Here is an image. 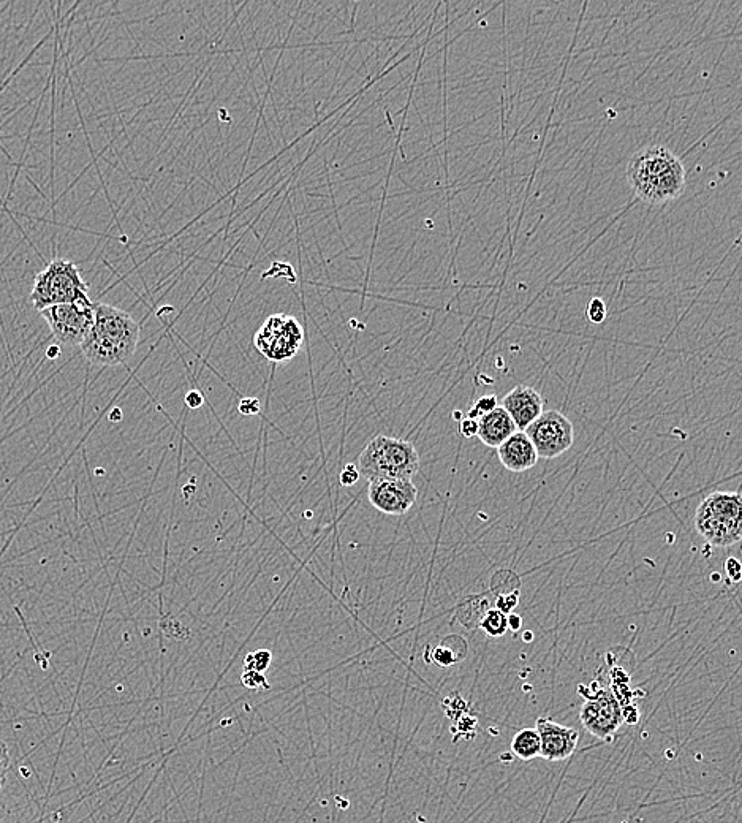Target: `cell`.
<instances>
[{
  "instance_id": "6da1fadb",
  "label": "cell",
  "mask_w": 742,
  "mask_h": 823,
  "mask_svg": "<svg viewBox=\"0 0 742 823\" xmlns=\"http://www.w3.org/2000/svg\"><path fill=\"white\" fill-rule=\"evenodd\" d=\"M627 179L636 197L649 203H667L686 190L682 160L665 146H646L627 162Z\"/></svg>"
},
{
  "instance_id": "7a4b0ae2",
  "label": "cell",
  "mask_w": 742,
  "mask_h": 823,
  "mask_svg": "<svg viewBox=\"0 0 742 823\" xmlns=\"http://www.w3.org/2000/svg\"><path fill=\"white\" fill-rule=\"evenodd\" d=\"M140 325L132 315L111 304H94V325L80 349L89 363L119 366L137 352Z\"/></svg>"
},
{
  "instance_id": "3957f363",
  "label": "cell",
  "mask_w": 742,
  "mask_h": 823,
  "mask_svg": "<svg viewBox=\"0 0 742 823\" xmlns=\"http://www.w3.org/2000/svg\"><path fill=\"white\" fill-rule=\"evenodd\" d=\"M360 475L375 478L412 480L420 471V455L412 442L396 437L377 436L364 447L358 458Z\"/></svg>"
},
{
  "instance_id": "277c9868",
  "label": "cell",
  "mask_w": 742,
  "mask_h": 823,
  "mask_svg": "<svg viewBox=\"0 0 742 823\" xmlns=\"http://www.w3.org/2000/svg\"><path fill=\"white\" fill-rule=\"evenodd\" d=\"M695 528L711 545L733 547L742 537V499L739 493L716 491L698 505Z\"/></svg>"
},
{
  "instance_id": "5b68a950",
  "label": "cell",
  "mask_w": 742,
  "mask_h": 823,
  "mask_svg": "<svg viewBox=\"0 0 742 823\" xmlns=\"http://www.w3.org/2000/svg\"><path fill=\"white\" fill-rule=\"evenodd\" d=\"M84 300H91L88 284L81 277L78 266L69 260L56 258L35 276L31 301L38 312L51 306Z\"/></svg>"
},
{
  "instance_id": "8992f818",
  "label": "cell",
  "mask_w": 742,
  "mask_h": 823,
  "mask_svg": "<svg viewBox=\"0 0 742 823\" xmlns=\"http://www.w3.org/2000/svg\"><path fill=\"white\" fill-rule=\"evenodd\" d=\"M255 349L274 363L295 358L304 344V328L293 315L274 314L254 336Z\"/></svg>"
},
{
  "instance_id": "52a82bcc",
  "label": "cell",
  "mask_w": 742,
  "mask_h": 823,
  "mask_svg": "<svg viewBox=\"0 0 742 823\" xmlns=\"http://www.w3.org/2000/svg\"><path fill=\"white\" fill-rule=\"evenodd\" d=\"M94 301L59 304L40 311L51 334L62 346L80 347L94 325Z\"/></svg>"
},
{
  "instance_id": "ba28073f",
  "label": "cell",
  "mask_w": 742,
  "mask_h": 823,
  "mask_svg": "<svg viewBox=\"0 0 742 823\" xmlns=\"http://www.w3.org/2000/svg\"><path fill=\"white\" fill-rule=\"evenodd\" d=\"M524 433L534 445L538 458L554 459L570 450L575 440L572 421L557 410L543 412Z\"/></svg>"
},
{
  "instance_id": "9c48e42d",
  "label": "cell",
  "mask_w": 742,
  "mask_h": 823,
  "mask_svg": "<svg viewBox=\"0 0 742 823\" xmlns=\"http://www.w3.org/2000/svg\"><path fill=\"white\" fill-rule=\"evenodd\" d=\"M368 499L374 509L385 515H406L418 499L417 486L406 478L369 480Z\"/></svg>"
},
{
  "instance_id": "30bf717a",
  "label": "cell",
  "mask_w": 742,
  "mask_h": 823,
  "mask_svg": "<svg viewBox=\"0 0 742 823\" xmlns=\"http://www.w3.org/2000/svg\"><path fill=\"white\" fill-rule=\"evenodd\" d=\"M580 717L584 729L597 738H610L618 732L624 722V713L618 698L608 689H602L587 697Z\"/></svg>"
},
{
  "instance_id": "8fae6325",
  "label": "cell",
  "mask_w": 742,
  "mask_h": 823,
  "mask_svg": "<svg viewBox=\"0 0 742 823\" xmlns=\"http://www.w3.org/2000/svg\"><path fill=\"white\" fill-rule=\"evenodd\" d=\"M535 730L542 741L540 757L551 760V762L568 759L575 752L576 744L580 741V733L575 729L557 724L549 717H538Z\"/></svg>"
},
{
  "instance_id": "7c38bea8",
  "label": "cell",
  "mask_w": 742,
  "mask_h": 823,
  "mask_svg": "<svg viewBox=\"0 0 742 823\" xmlns=\"http://www.w3.org/2000/svg\"><path fill=\"white\" fill-rule=\"evenodd\" d=\"M502 409L510 415L516 428L524 431L543 414V398L534 388L519 385L505 396Z\"/></svg>"
},
{
  "instance_id": "4fadbf2b",
  "label": "cell",
  "mask_w": 742,
  "mask_h": 823,
  "mask_svg": "<svg viewBox=\"0 0 742 823\" xmlns=\"http://www.w3.org/2000/svg\"><path fill=\"white\" fill-rule=\"evenodd\" d=\"M500 463L510 472H526L538 463L534 445L524 431H516L499 448Z\"/></svg>"
},
{
  "instance_id": "5bb4252c",
  "label": "cell",
  "mask_w": 742,
  "mask_h": 823,
  "mask_svg": "<svg viewBox=\"0 0 742 823\" xmlns=\"http://www.w3.org/2000/svg\"><path fill=\"white\" fill-rule=\"evenodd\" d=\"M518 431L510 415L502 407L497 406L493 412L478 420L477 436L483 444L491 448H499L508 437Z\"/></svg>"
},
{
  "instance_id": "9a60e30c",
  "label": "cell",
  "mask_w": 742,
  "mask_h": 823,
  "mask_svg": "<svg viewBox=\"0 0 742 823\" xmlns=\"http://www.w3.org/2000/svg\"><path fill=\"white\" fill-rule=\"evenodd\" d=\"M542 741L535 729H524L516 733L512 740V751L521 760H534L540 757Z\"/></svg>"
},
{
  "instance_id": "2e32d148",
  "label": "cell",
  "mask_w": 742,
  "mask_h": 823,
  "mask_svg": "<svg viewBox=\"0 0 742 823\" xmlns=\"http://www.w3.org/2000/svg\"><path fill=\"white\" fill-rule=\"evenodd\" d=\"M480 627L485 630L488 637H504L508 630V616L497 610V608L488 610L481 618Z\"/></svg>"
},
{
  "instance_id": "e0dca14e",
  "label": "cell",
  "mask_w": 742,
  "mask_h": 823,
  "mask_svg": "<svg viewBox=\"0 0 742 823\" xmlns=\"http://www.w3.org/2000/svg\"><path fill=\"white\" fill-rule=\"evenodd\" d=\"M273 662V653L269 649H257L244 657V670L265 673Z\"/></svg>"
},
{
  "instance_id": "ac0fdd59",
  "label": "cell",
  "mask_w": 742,
  "mask_h": 823,
  "mask_svg": "<svg viewBox=\"0 0 742 823\" xmlns=\"http://www.w3.org/2000/svg\"><path fill=\"white\" fill-rule=\"evenodd\" d=\"M497 407V398L494 395L483 396V398L478 399L475 406L472 407L470 410L469 415L467 418H472V420H480L481 417H485L488 415L489 412H493L494 409Z\"/></svg>"
},
{
  "instance_id": "d6986e66",
  "label": "cell",
  "mask_w": 742,
  "mask_h": 823,
  "mask_svg": "<svg viewBox=\"0 0 742 823\" xmlns=\"http://www.w3.org/2000/svg\"><path fill=\"white\" fill-rule=\"evenodd\" d=\"M241 683L247 689H252V691H260V689L268 691L269 689L265 673L252 672V670H244L243 675H241Z\"/></svg>"
},
{
  "instance_id": "ffe728a7",
  "label": "cell",
  "mask_w": 742,
  "mask_h": 823,
  "mask_svg": "<svg viewBox=\"0 0 742 823\" xmlns=\"http://www.w3.org/2000/svg\"><path fill=\"white\" fill-rule=\"evenodd\" d=\"M587 319L589 322L592 323H603L606 320V315H608V309H606V303L602 300V298H592L587 304Z\"/></svg>"
},
{
  "instance_id": "44dd1931",
  "label": "cell",
  "mask_w": 742,
  "mask_h": 823,
  "mask_svg": "<svg viewBox=\"0 0 742 823\" xmlns=\"http://www.w3.org/2000/svg\"><path fill=\"white\" fill-rule=\"evenodd\" d=\"M10 765H12V760H10V752H8L7 744L0 740V790L4 789L5 779H7Z\"/></svg>"
},
{
  "instance_id": "7402d4cb",
  "label": "cell",
  "mask_w": 742,
  "mask_h": 823,
  "mask_svg": "<svg viewBox=\"0 0 742 823\" xmlns=\"http://www.w3.org/2000/svg\"><path fill=\"white\" fill-rule=\"evenodd\" d=\"M518 604V592H513V594H505V596H500L499 599H497V610L502 611L504 615H512L513 610L518 607Z\"/></svg>"
},
{
  "instance_id": "603a6c76",
  "label": "cell",
  "mask_w": 742,
  "mask_h": 823,
  "mask_svg": "<svg viewBox=\"0 0 742 823\" xmlns=\"http://www.w3.org/2000/svg\"><path fill=\"white\" fill-rule=\"evenodd\" d=\"M238 410L241 415L254 417V415L260 414L262 406H260V401L257 398H244L239 401Z\"/></svg>"
},
{
  "instance_id": "cb8c5ba5",
  "label": "cell",
  "mask_w": 742,
  "mask_h": 823,
  "mask_svg": "<svg viewBox=\"0 0 742 823\" xmlns=\"http://www.w3.org/2000/svg\"><path fill=\"white\" fill-rule=\"evenodd\" d=\"M360 477L358 467H356L355 464H347V466L342 469L341 475H339V482H341L342 486H353L358 483Z\"/></svg>"
},
{
  "instance_id": "d4e9b609",
  "label": "cell",
  "mask_w": 742,
  "mask_h": 823,
  "mask_svg": "<svg viewBox=\"0 0 742 823\" xmlns=\"http://www.w3.org/2000/svg\"><path fill=\"white\" fill-rule=\"evenodd\" d=\"M725 573H727L728 580H730L731 583H739L742 577V566L739 559L730 556V558L725 561Z\"/></svg>"
},
{
  "instance_id": "484cf974",
  "label": "cell",
  "mask_w": 742,
  "mask_h": 823,
  "mask_svg": "<svg viewBox=\"0 0 742 823\" xmlns=\"http://www.w3.org/2000/svg\"><path fill=\"white\" fill-rule=\"evenodd\" d=\"M434 660H436L437 664L443 665V667H447V665L455 664V654L448 651L445 646H439V648L434 651Z\"/></svg>"
},
{
  "instance_id": "4316f807",
  "label": "cell",
  "mask_w": 742,
  "mask_h": 823,
  "mask_svg": "<svg viewBox=\"0 0 742 823\" xmlns=\"http://www.w3.org/2000/svg\"><path fill=\"white\" fill-rule=\"evenodd\" d=\"M459 429H461L462 436L470 439V437L477 436L478 421L472 420V418H462Z\"/></svg>"
},
{
  "instance_id": "83f0119b",
  "label": "cell",
  "mask_w": 742,
  "mask_h": 823,
  "mask_svg": "<svg viewBox=\"0 0 742 823\" xmlns=\"http://www.w3.org/2000/svg\"><path fill=\"white\" fill-rule=\"evenodd\" d=\"M203 403H205V398L201 395V391L192 390L187 393L186 404L190 409H200Z\"/></svg>"
},
{
  "instance_id": "f1b7e54d",
  "label": "cell",
  "mask_w": 742,
  "mask_h": 823,
  "mask_svg": "<svg viewBox=\"0 0 742 823\" xmlns=\"http://www.w3.org/2000/svg\"><path fill=\"white\" fill-rule=\"evenodd\" d=\"M521 626H523V619H521V616L515 615V613L508 615V629L518 632V630L521 629Z\"/></svg>"
},
{
  "instance_id": "f546056e",
  "label": "cell",
  "mask_w": 742,
  "mask_h": 823,
  "mask_svg": "<svg viewBox=\"0 0 742 823\" xmlns=\"http://www.w3.org/2000/svg\"><path fill=\"white\" fill-rule=\"evenodd\" d=\"M57 353H59V347H51L46 355H48V358H57Z\"/></svg>"
}]
</instances>
